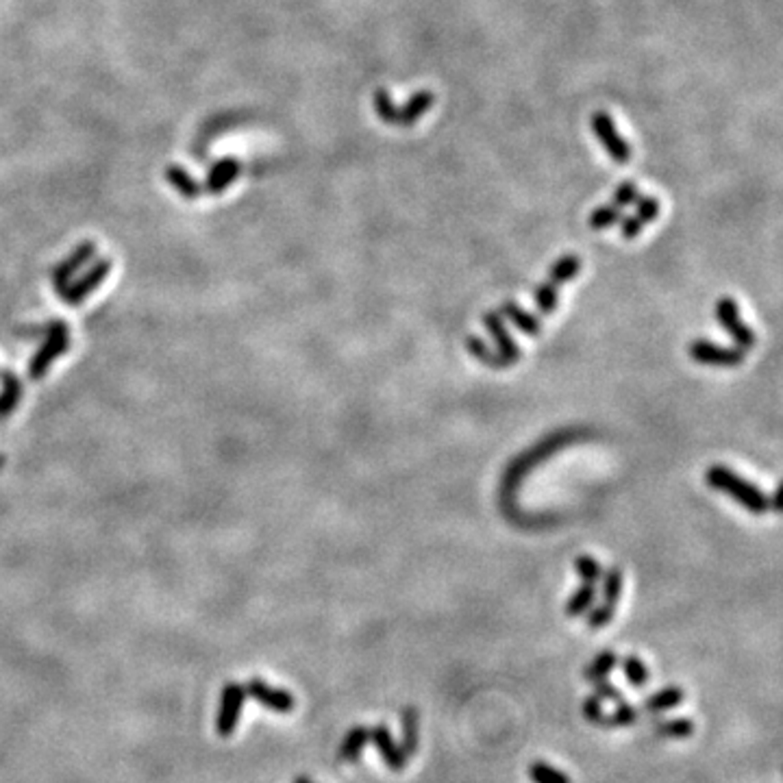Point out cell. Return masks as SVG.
<instances>
[{
	"label": "cell",
	"mask_w": 783,
	"mask_h": 783,
	"mask_svg": "<svg viewBox=\"0 0 783 783\" xmlns=\"http://www.w3.org/2000/svg\"><path fill=\"white\" fill-rule=\"evenodd\" d=\"M684 701H685L684 690L676 688V685H668V688L653 692V694L647 699V703H644V710L648 713H664L679 707Z\"/></svg>",
	"instance_id": "obj_19"
},
{
	"label": "cell",
	"mask_w": 783,
	"mask_h": 783,
	"mask_svg": "<svg viewBox=\"0 0 783 783\" xmlns=\"http://www.w3.org/2000/svg\"><path fill=\"white\" fill-rule=\"evenodd\" d=\"M0 381H3V392H0V420H5L18 407L20 398H23V383L9 370L0 372Z\"/></svg>",
	"instance_id": "obj_18"
},
{
	"label": "cell",
	"mask_w": 783,
	"mask_h": 783,
	"mask_svg": "<svg viewBox=\"0 0 783 783\" xmlns=\"http://www.w3.org/2000/svg\"><path fill=\"white\" fill-rule=\"evenodd\" d=\"M500 316H505L511 324H516V327L520 329V333L531 335V338H537V335L542 333V321L534 313H529L527 309H522L518 303L514 301H505L503 305H500Z\"/></svg>",
	"instance_id": "obj_14"
},
{
	"label": "cell",
	"mask_w": 783,
	"mask_h": 783,
	"mask_svg": "<svg viewBox=\"0 0 783 783\" xmlns=\"http://www.w3.org/2000/svg\"><path fill=\"white\" fill-rule=\"evenodd\" d=\"M579 270H582V259L577 255H564L548 268V281L555 285L568 284L579 275Z\"/></svg>",
	"instance_id": "obj_23"
},
{
	"label": "cell",
	"mask_w": 783,
	"mask_h": 783,
	"mask_svg": "<svg viewBox=\"0 0 783 783\" xmlns=\"http://www.w3.org/2000/svg\"><path fill=\"white\" fill-rule=\"evenodd\" d=\"M370 740L375 742L377 750H379L381 760L386 761V766L392 772H403L405 764H407V755L401 749V744H396V740L392 738L387 724H377L370 729Z\"/></svg>",
	"instance_id": "obj_10"
},
{
	"label": "cell",
	"mask_w": 783,
	"mask_h": 783,
	"mask_svg": "<svg viewBox=\"0 0 783 783\" xmlns=\"http://www.w3.org/2000/svg\"><path fill=\"white\" fill-rule=\"evenodd\" d=\"M94 255H96V244L88 239V242L79 244V247L72 250V255H68L60 266L52 268V285H55V290L60 292V294H63V292L68 290L70 279L77 275V270H81L88 261H92Z\"/></svg>",
	"instance_id": "obj_9"
},
{
	"label": "cell",
	"mask_w": 783,
	"mask_h": 783,
	"mask_svg": "<svg viewBox=\"0 0 783 783\" xmlns=\"http://www.w3.org/2000/svg\"><path fill=\"white\" fill-rule=\"evenodd\" d=\"M420 747V713L415 707H405L401 712V749L407 758L418 753Z\"/></svg>",
	"instance_id": "obj_15"
},
{
	"label": "cell",
	"mask_w": 783,
	"mask_h": 783,
	"mask_svg": "<svg viewBox=\"0 0 783 783\" xmlns=\"http://www.w3.org/2000/svg\"><path fill=\"white\" fill-rule=\"evenodd\" d=\"M433 103H435L433 92H429V89H420V92H415L412 98L403 105V107H398L396 126L409 129V126L418 125V120L423 118L424 114H429V109L433 107Z\"/></svg>",
	"instance_id": "obj_13"
},
{
	"label": "cell",
	"mask_w": 783,
	"mask_h": 783,
	"mask_svg": "<svg viewBox=\"0 0 783 783\" xmlns=\"http://www.w3.org/2000/svg\"><path fill=\"white\" fill-rule=\"evenodd\" d=\"M657 732L666 738L685 740V738H690L692 733H694V722H692L690 718H673V721L659 724Z\"/></svg>",
	"instance_id": "obj_30"
},
{
	"label": "cell",
	"mask_w": 783,
	"mask_h": 783,
	"mask_svg": "<svg viewBox=\"0 0 783 783\" xmlns=\"http://www.w3.org/2000/svg\"><path fill=\"white\" fill-rule=\"evenodd\" d=\"M640 199V190H638V185L633 183V181H625V183H620L614 191V202L611 205H616L618 210H622V207H629L633 202H638Z\"/></svg>",
	"instance_id": "obj_34"
},
{
	"label": "cell",
	"mask_w": 783,
	"mask_h": 783,
	"mask_svg": "<svg viewBox=\"0 0 783 783\" xmlns=\"http://www.w3.org/2000/svg\"><path fill=\"white\" fill-rule=\"evenodd\" d=\"M616 668H618V655L614 651H603V653L596 655L592 662L585 666L583 679L590 681V684H596V681H605L607 676L614 673Z\"/></svg>",
	"instance_id": "obj_21"
},
{
	"label": "cell",
	"mask_w": 783,
	"mask_h": 783,
	"mask_svg": "<svg viewBox=\"0 0 783 783\" xmlns=\"http://www.w3.org/2000/svg\"><path fill=\"white\" fill-rule=\"evenodd\" d=\"M466 349H468V353L475 357L477 361L486 364L488 368L505 370V368H509V366H511L509 361L499 353V350L489 349V346L486 342H483L481 338H477V335H468V338H466Z\"/></svg>",
	"instance_id": "obj_17"
},
{
	"label": "cell",
	"mask_w": 783,
	"mask_h": 783,
	"mask_svg": "<svg viewBox=\"0 0 783 783\" xmlns=\"http://www.w3.org/2000/svg\"><path fill=\"white\" fill-rule=\"evenodd\" d=\"M244 701H247V688H244L242 684L231 681V684H227L225 688H222L220 707H218V718H216L218 736L220 738L233 736L239 721V712H242L244 707Z\"/></svg>",
	"instance_id": "obj_6"
},
{
	"label": "cell",
	"mask_w": 783,
	"mask_h": 783,
	"mask_svg": "<svg viewBox=\"0 0 783 783\" xmlns=\"http://www.w3.org/2000/svg\"><path fill=\"white\" fill-rule=\"evenodd\" d=\"M242 172V166L236 157H222L218 159L214 166L210 168L205 179V191L211 196H220L227 188L236 183V179Z\"/></svg>",
	"instance_id": "obj_12"
},
{
	"label": "cell",
	"mask_w": 783,
	"mask_h": 783,
	"mask_svg": "<svg viewBox=\"0 0 783 783\" xmlns=\"http://www.w3.org/2000/svg\"><path fill=\"white\" fill-rule=\"evenodd\" d=\"M601 582H603V603L618 605L622 594V570L618 566H611L607 573H603Z\"/></svg>",
	"instance_id": "obj_29"
},
{
	"label": "cell",
	"mask_w": 783,
	"mask_h": 783,
	"mask_svg": "<svg viewBox=\"0 0 783 783\" xmlns=\"http://www.w3.org/2000/svg\"><path fill=\"white\" fill-rule=\"evenodd\" d=\"M166 181L170 185H172L174 190L179 191L181 196H183V199H188V200L199 199V196L202 194L200 185L196 183L194 179H191V174L188 172V170L181 168V166H168L166 168Z\"/></svg>",
	"instance_id": "obj_20"
},
{
	"label": "cell",
	"mask_w": 783,
	"mask_h": 783,
	"mask_svg": "<svg viewBox=\"0 0 783 783\" xmlns=\"http://www.w3.org/2000/svg\"><path fill=\"white\" fill-rule=\"evenodd\" d=\"M294 783H313L312 779H307V777H296Z\"/></svg>",
	"instance_id": "obj_40"
},
{
	"label": "cell",
	"mask_w": 783,
	"mask_h": 783,
	"mask_svg": "<svg viewBox=\"0 0 783 783\" xmlns=\"http://www.w3.org/2000/svg\"><path fill=\"white\" fill-rule=\"evenodd\" d=\"M594 696H599L601 701H616V703H620L622 701V694H620V690L616 688L614 684H610V681H596L594 684Z\"/></svg>",
	"instance_id": "obj_37"
},
{
	"label": "cell",
	"mask_w": 783,
	"mask_h": 783,
	"mask_svg": "<svg viewBox=\"0 0 783 783\" xmlns=\"http://www.w3.org/2000/svg\"><path fill=\"white\" fill-rule=\"evenodd\" d=\"M769 509L777 511V514H783V481L777 486L775 492H772V497L769 499Z\"/></svg>",
	"instance_id": "obj_39"
},
{
	"label": "cell",
	"mask_w": 783,
	"mask_h": 783,
	"mask_svg": "<svg viewBox=\"0 0 783 783\" xmlns=\"http://www.w3.org/2000/svg\"><path fill=\"white\" fill-rule=\"evenodd\" d=\"M705 481L707 486L716 492L727 494L729 499H733L742 509L750 511V514H766L769 509V497H766L755 483L747 481L744 477L736 475L732 468L722 466V463H713L705 471Z\"/></svg>",
	"instance_id": "obj_1"
},
{
	"label": "cell",
	"mask_w": 783,
	"mask_h": 783,
	"mask_svg": "<svg viewBox=\"0 0 783 783\" xmlns=\"http://www.w3.org/2000/svg\"><path fill=\"white\" fill-rule=\"evenodd\" d=\"M109 270H111V259H107V257L98 259L92 266V268H89L88 273L81 276V279L68 285V290L61 294V301L66 303V305H72V307L79 305V303H83L85 298L92 294L96 287H98L105 279H107Z\"/></svg>",
	"instance_id": "obj_7"
},
{
	"label": "cell",
	"mask_w": 783,
	"mask_h": 783,
	"mask_svg": "<svg viewBox=\"0 0 783 783\" xmlns=\"http://www.w3.org/2000/svg\"><path fill=\"white\" fill-rule=\"evenodd\" d=\"M594 601H596V585L594 583H582L577 590H574L573 596L568 599L566 616L568 618L585 616L594 607Z\"/></svg>",
	"instance_id": "obj_22"
},
{
	"label": "cell",
	"mask_w": 783,
	"mask_h": 783,
	"mask_svg": "<svg viewBox=\"0 0 783 783\" xmlns=\"http://www.w3.org/2000/svg\"><path fill=\"white\" fill-rule=\"evenodd\" d=\"M372 107H375L377 118H379L383 122V125L396 126L398 105L394 103L392 96H390V92H387V89H383V88L377 89L375 96H372Z\"/></svg>",
	"instance_id": "obj_24"
},
{
	"label": "cell",
	"mask_w": 783,
	"mask_h": 783,
	"mask_svg": "<svg viewBox=\"0 0 783 783\" xmlns=\"http://www.w3.org/2000/svg\"><path fill=\"white\" fill-rule=\"evenodd\" d=\"M534 303H536V307L540 309V313H545V316H551V313L555 312L557 305H559V290H557V285L551 284V281L536 285Z\"/></svg>",
	"instance_id": "obj_26"
},
{
	"label": "cell",
	"mask_w": 783,
	"mask_h": 783,
	"mask_svg": "<svg viewBox=\"0 0 783 783\" xmlns=\"http://www.w3.org/2000/svg\"><path fill=\"white\" fill-rule=\"evenodd\" d=\"M574 568H577L579 577H582L583 583L596 585V582H601V577H603V568H601V564L590 555H579L574 559Z\"/></svg>",
	"instance_id": "obj_31"
},
{
	"label": "cell",
	"mask_w": 783,
	"mask_h": 783,
	"mask_svg": "<svg viewBox=\"0 0 783 783\" xmlns=\"http://www.w3.org/2000/svg\"><path fill=\"white\" fill-rule=\"evenodd\" d=\"M582 713H583L585 721L592 722V724H603L605 716H607V713L603 712V703H601L599 696H594V694H590L588 699L583 701Z\"/></svg>",
	"instance_id": "obj_35"
},
{
	"label": "cell",
	"mask_w": 783,
	"mask_h": 783,
	"mask_svg": "<svg viewBox=\"0 0 783 783\" xmlns=\"http://www.w3.org/2000/svg\"><path fill=\"white\" fill-rule=\"evenodd\" d=\"M483 324H486L488 333L492 335L499 353L503 355L505 359L509 361V364H516V361H518L522 357L520 346L516 344V340L509 335L508 327H505V322H503V316H500L499 312H486L483 313Z\"/></svg>",
	"instance_id": "obj_11"
},
{
	"label": "cell",
	"mask_w": 783,
	"mask_h": 783,
	"mask_svg": "<svg viewBox=\"0 0 783 783\" xmlns=\"http://www.w3.org/2000/svg\"><path fill=\"white\" fill-rule=\"evenodd\" d=\"M688 355L692 359L696 361V364L703 366H713V368H736L744 361V350L738 349V346H733V349H729V346H721V344H713L710 340H694V342H690L688 346Z\"/></svg>",
	"instance_id": "obj_5"
},
{
	"label": "cell",
	"mask_w": 783,
	"mask_h": 783,
	"mask_svg": "<svg viewBox=\"0 0 783 783\" xmlns=\"http://www.w3.org/2000/svg\"><path fill=\"white\" fill-rule=\"evenodd\" d=\"M716 321L724 329V331L732 335L733 342H736L738 349H742L744 353L753 349L755 342H758L753 327H750V324H747V322L742 321V316H740L738 303L733 301L732 296L718 298V303H716Z\"/></svg>",
	"instance_id": "obj_4"
},
{
	"label": "cell",
	"mask_w": 783,
	"mask_h": 783,
	"mask_svg": "<svg viewBox=\"0 0 783 783\" xmlns=\"http://www.w3.org/2000/svg\"><path fill=\"white\" fill-rule=\"evenodd\" d=\"M529 779L534 783H573L566 772L546 764V761H534L529 766Z\"/></svg>",
	"instance_id": "obj_27"
},
{
	"label": "cell",
	"mask_w": 783,
	"mask_h": 783,
	"mask_svg": "<svg viewBox=\"0 0 783 783\" xmlns=\"http://www.w3.org/2000/svg\"><path fill=\"white\" fill-rule=\"evenodd\" d=\"M614 616H616V605L601 603L592 607V610L588 611V629L590 631L603 629L605 625H610V622L614 620Z\"/></svg>",
	"instance_id": "obj_33"
},
{
	"label": "cell",
	"mask_w": 783,
	"mask_h": 783,
	"mask_svg": "<svg viewBox=\"0 0 783 783\" xmlns=\"http://www.w3.org/2000/svg\"><path fill=\"white\" fill-rule=\"evenodd\" d=\"M647 227L638 216H629L625 220H620V236L625 239H633L642 233V228Z\"/></svg>",
	"instance_id": "obj_38"
},
{
	"label": "cell",
	"mask_w": 783,
	"mask_h": 783,
	"mask_svg": "<svg viewBox=\"0 0 783 783\" xmlns=\"http://www.w3.org/2000/svg\"><path fill=\"white\" fill-rule=\"evenodd\" d=\"M370 742V729L364 727V724H357V727L350 729L349 733H346L342 744H340L338 749V761H357L359 760V755L364 753L366 744Z\"/></svg>",
	"instance_id": "obj_16"
},
{
	"label": "cell",
	"mask_w": 783,
	"mask_h": 783,
	"mask_svg": "<svg viewBox=\"0 0 783 783\" xmlns=\"http://www.w3.org/2000/svg\"><path fill=\"white\" fill-rule=\"evenodd\" d=\"M247 694L276 713H290L296 707V699L290 692L273 688V685H268L264 679H259V676H253V679L248 681Z\"/></svg>",
	"instance_id": "obj_8"
},
{
	"label": "cell",
	"mask_w": 783,
	"mask_h": 783,
	"mask_svg": "<svg viewBox=\"0 0 783 783\" xmlns=\"http://www.w3.org/2000/svg\"><path fill=\"white\" fill-rule=\"evenodd\" d=\"M622 220V211L616 205H601L590 214L588 225L594 231H605V228L618 225Z\"/></svg>",
	"instance_id": "obj_28"
},
{
	"label": "cell",
	"mask_w": 783,
	"mask_h": 783,
	"mask_svg": "<svg viewBox=\"0 0 783 783\" xmlns=\"http://www.w3.org/2000/svg\"><path fill=\"white\" fill-rule=\"evenodd\" d=\"M638 721V710L629 703H618V707L610 716H605L603 727H629Z\"/></svg>",
	"instance_id": "obj_32"
},
{
	"label": "cell",
	"mask_w": 783,
	"mask_h": 783,
	"mask_svg": "<svg viewBox=\"0 0 783 783\" xmlns=\"http://www.w3.org/2000/svg\"><path fill=\"white\" fill-rule=\"evenodd\" d=\"M42 333L46 335L44 344L40 346V350H37L29 361V377L33 381L42 379L52 366V361L66 353L68 346H70V331H68V327L61 321L48 322Z\"/></svg>",
	"instance_id": "obj_2"
},
{
	"label": "cell",
	"mask_w": 783,
	"mask_h": 783,
	"mask_svg": "<svg viewBox=\"0 0 783 783\" xmlns=\"http://www.w3.org/2000/svg\"><path fill=\"white\" fill-rule=\"evenodd\" d=\"M590 126H592L596 140L601 142V146L605 148V153L610 154L616 163L625 166V163L631 162L633 157L631 144L618 133L614 118H611L607 111H594V114L590 116Z\"/></svg>",
	"instance_id": "obj_3"
},
{
	"label": "cell",
	"mask_w": 783,
	"mask_h": 783,
	"mask_svg": "<svg viewBox=\"0 0 783 783\" xmlns=\"http://www.w3.org/2000/svg\"><path fill=\"white\" fill-rule=\"evenodd\" d=\"M659 211H662V207H659V200L655 199V196H644V199H638L636 216L640 218L644 225L653 222L655 218L659 216Z\"/></svg>",
	"instance_id": "obj_36"
},
{
	"label": "cell",
	"mask_w": 783,
	"mask_h": 783,
	"mask_svg": "<svg viewBox=\"0 0 783 783\" xmlns=\"http://www.w3.org/2000/svg\"><path fill=\"white\" fill-rule=\"evenodd\" d=\"M622 673H625V679L629 681L633 688H644V685L651 681L648 666L644 664L638 655H627V657L622 659Z\"/></svg>",
	"instance_id": "obj_25"
}]
</instances>
